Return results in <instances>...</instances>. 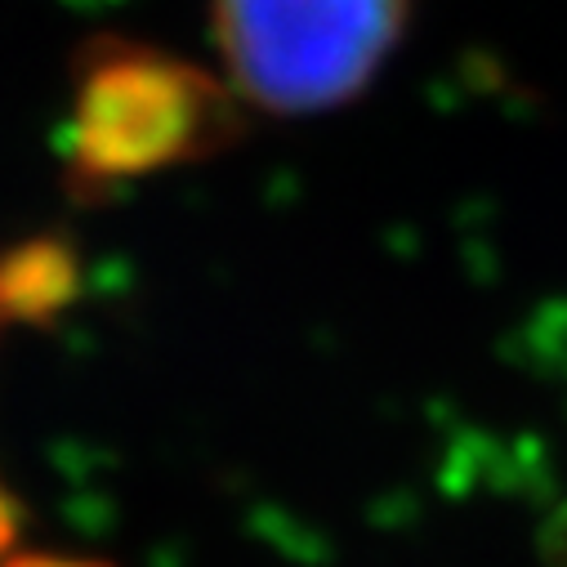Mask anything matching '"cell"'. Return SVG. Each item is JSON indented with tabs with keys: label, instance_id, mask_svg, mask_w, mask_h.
<instances>
[{
	"label": "cell",
	"instance_id": "5",
	"mask_svg": "<svg viewBox=\"0 0 567 567\" xmlns=\"http://www.w3.org/2000/svg\"><path fill=\"white\" fill-rule=\"evenodd\" d=\"M0 567H116L94 554H54V549H14L10 558H0Z\"/></svg>",
	"mask_w": 567,
	"mask_h": 567
},
{
	"label": "cell",
	"instance_id": "2",
	"mask_svg": "<svg viewBox=\"0 0 567 567\" xmlns=\"http://www.w3.org/2000/svg\"><path fill=\"white\" fill-rule=\"evenodd\" d=\"M415 0H210V32L250 112L313 116L353 103L398 50Z\"/></svg>",
	"mask_w": 567,
	"mask_h": 567
},
{
	"label": "cell",
	"instance_id": "3",
	"mask_svg": "<svg viewBox=\"0 0 567 567\" xmlns=\"http://www.w3.org/2000/svg\"><path fill=\"white\" fill-rule=\"evenodd\" d=\"M85 296V255L63 228L0 246V336L50 331Z\"/></svg>",
	"mask_w": 567,
	"mask_h": 567
},
{
	"label": "cell",
	"instance_id": "1",
	"mask_svg": "<svg viewBox=\"0 0 567 567\" xmlns=\"http://www.w3.org/2000/svg\"><path fill=\"white\" fill-rule=\"evenodd\" d=\"M63 193L103 206L121 188L224 157L250 134V103L228 76L138 37H90L68 68Z\"/></svg>",
	"mask_w": 567,
	"mask_h": 567
},
{
	"label": "cell",
	"instance_id": "4",
	"mask_svg": "<svg viewBox=\"0 0 567 567\" xmlns=\"http://www.w3.org/2000/svg\"><path fill=\"white\" fill-rule=\"evenodd\" d=\"M23 532H28V505L6 478V470H0V558L23 549Z\"/></svg>",
	"mask_w": 567,
	"mask_h": 567
}]
</instances>
